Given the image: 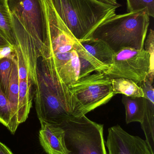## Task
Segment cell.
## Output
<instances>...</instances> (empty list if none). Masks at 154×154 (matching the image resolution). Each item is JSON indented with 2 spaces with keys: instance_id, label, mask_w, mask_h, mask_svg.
I'll return each instance as SVG.
<instances>
[{
  "instance_id": "obj_1",
  "label": "cell",
  "mask_w": 154,
  "mask_h": 154,
  "mask_svg": "<svg viewBox=\"0 0 154 154\" xmlns=\"http://www.w3.org/2000/svg\"><path fill=\"white\" fill-rule=\"evenodd\" d=\"M16 46L20 49L33 85L36 66L47 35L48 21L43 0H7Z\"/></svg>"
},
{
  "instance_id": "obj_2",
  "label": "cell",
  "mask_w": 154,
  "mask_h": 154,
  "mask_svg": "<svg viewBox=\"0 0 154 154\" xmlns=\"http://www.w3.org/2000/svg\"><path fill=\"white\" fill-rule=\"evenodd\" d=\"M35 108L39 121L60 125L72 117L71 95L68 85L47 71L41 57L36 66Z\"/></svg>"
},
{
  "instance_id": "obj_3",
  "label": "cell",
  "mask_w": 154,
  "mask_h": 154,
  "mask_svg": "<svg viewBox=\"0 0 154 154\" xmlns=\"http://www.w3.org/2000/svg\"><path fill=\"white\" fill-rule=\"evenodd\" d=\"M150 17L146 10L115 14L100 24L90 39L102 40L115 53L125 48L143 49Z\"/></svg>"
},
{
  "instance_id": "obj_4",
  "label": "cell",
  "mask_w": 154,
  "mask_h": 154,
  "mask_svg": "<svg viewBox=\"0 0 154 154\" xmlns=\"http://www.w3.org/2000/svg\"><path fill=\"white\" fill-rule=\"evenodd\" d=\"M61 20L79 42L115 14L118 7L96 0H49Z\"/></svg>"
},
{
  "instance_id": "obj_5",
  "label": "cell",
  "mask_w": 154,
  "mask_h": 154,
  "mask_svg": "<svg viewBox=\"0 0 154 154\" xmlns=\"http://www.w3.org/2000/svg\"><path fill=\"white\" fill-rule=\"evenodd\" d=\"M48 21L47 35L41 57L46 66L58 75L70 60L79 41L61 20L49 0H43Z\"/></svg>"
},
{
  "instance_id": "obj_6",
  "label": "cell",
  "mask_w": 154,
  "mask_h": 154,
  "mask_svg": "<svg viewBox=\"0 0 154 154\" xmlns=\"http://www.w3.org/2000/svg\"><path fill=\"white\" fill-rule=\"evenodd\" d=\"M72 101V116L80 117L107 104L115 95L111 79L96 72L78 79L68 86Z\"/></svg>"
},
{
  "instance_id": "obj_7",
  "label": "cell",
  "mask_w": 154,
  "mask_h": 154,
  "mask_svg": "<svg viewBox=\"0 0 154 154\" xmlns=\"http://www.w3.org/2000/svg\"><path fill=\"white\" fill-rule=\"evenodd\" d=\"M59 126L65 132L64 140L68 154H107L104 125L83 116L71 117Z\"/></svg>"
},
{
  "instance_id": "obj_8",
  "label": "cell",
  "mask_w": 154,
  "mask_h": 154,
  "mask_svg": "<svg viewBox=\"0 0 154 154\" xmlns=\"http://www.w3.org/2000/svg\"><path fill=\"white\" fill-rule=\"evenodd\" d=\"M150 55L144 49L125 48L115 53L113 63L103 73L110 79L124 78L139 84L146 79Z\"/></svg>"
},
{
  "instance_id": "obj_9",
  "label": "cell",
  "mask_w": 154,
  "mask_h": 154,
  "mask_svg": "<svg viewBox=\"0 0 154 154\" xmlns=\"http://www.w3.org/2000/svg\"><path fill=\"white\" fill-rule=\"evenodd\" d=\"M106 146L108 154H152L145 140L130 134L119 125L108 128Z\"/></svg>"
},
{
  "instance_id": "obj_10",
  "label": "cell",
  "mask_w": 154,
  "mask_h": 154,
  "mask_svg": "<svg viewBox=\"0 0 154 154\" xmlns=\"http://www.w3.org/2000/svg\"><path fill=\"white\" fill-rule=\"evenodd\" d=\"M144 93V112L141 127L151 154H154V89L153 84L148 80L139 83Z\"/></svg>"
},
{
  "instance_id": "obj_11",
  "label": "cell",
  "mask_w": 154,
  "mask_h": 154,
  "mask_svg": "<svg viewBox=\"0 0 154 154\" xmlns=\"http://www.w3.org/2000/svg\"><path fill=\"white\" fill-rule=\"evenodd\" d=\"M39 133L41 146L47 154H68L65 146V132L61 127L40 121Z\"/></svg>"
},
{
  "instance_id": "obj_12",
  "label": "cell",
  "mask_w": 154,
  "mask_h": 154,
  "mask_svg": "<svg viewBox=\"0 0 154 154\" xmlns=\"http://www.w3.org/2000/svg\"><path fill=\"white\" fill-rule=\"evenodd\" d=\"M33 82L31 79L19 80L18 121L19 125L28 118L32 106L33 98Z\"/></svg>"
},
{
  "instance_id": "obj_13",
  "label": "cell",
  "mask_w": 154,
  "mask_h": 154,
  "mask_svg": "<svg viewBox=\"0 0 154 154\" xmlns=\"http://www.w3.org/2000/svg\"><path fill=\"white\" fill-rule=\"evenodd\" d=\"M75 50L78 56L80 64L78 79L90 75L94 72H104L109 68V66L103 64L90 55L79 42L76 44Z\"/></svg>"
},
{
  "instance_id": "obj_14",
  "label": "cell",
  "mask_w": 154,
  "mask_h": 154,
  "mask_svg": "<svg viewBox=\"0 0 154 154\" xmlns=\"http://www.w3.org/2000/svg\"><path fill=\"white\" fill-rule=\"evenodd\" d=\"M80 42L90 55L101 63L109 66L113 64L115 52L104 42L91 38Z\"/></svg>"
},
{
  "instance_id": "obj_15",
  "label": "cell",
  "mask_w": 154,
  "mask_h": 154,
  "mask_svg": "<svg viewBox=\"0 0 154 154\" xmlns=\"http://www.w3.org/2000/svg\"><path fill=\"white\" fill-rule=\"evenodd\" d=\"M19 94V78L18 64L16 55L14 52L13 65L11 75L9 82L6 97L8 99L11 109L13 123L14 128L17 130L19 124L18 121V100Z\"/></svg>"
},
{
  "instance_id": "obj_16",
  "label": "cell",
  "mask_w": 154,
  "mask_h": 154,
  "mask_svg": "<svg viewBox=\"0 0 154 154\" xmlns=\"http://www.w3.org/2000/svg\"><path fill=\"white\" fill-rule=\"evenodd\" d=\"M122 102L125 109L126 122L141 123L144 112L143 97L122 96Z\"/></svg>"
},
{
  "instance_id": "obj_17",
  "label": "cell",
  "mask_w": 154,
  "mask_h": 154,
  "mask_svg": "<svg viewBox=\"0 0 154 154\" xmlns=\"http://www.w3.org/2000/svg\"><path fill=\"white\" fill-rule=\"evenodd\" d=\"M115 94H122L128 97H143L144 93L142 88L132 80L124 78L111 79Z\"/></svg>"
},
{
  "instance_id": "obj_18",
  "label": "cell",
  "mask_w": 154,
  "mask_h": 154,
  "mask_svg": "<svg viewBox=\"0 0 154 154\" xmlns=\"http://www.w3.org/2000/svg\"><path fill=\"white\" fill-rule=\"evenodd\" d=\"M80 71L79 59L76 51L70 60L59 70L58 76L62 82L68 86L78 79Z\"/></svg>"
},
{
  "instance_id": "obj_19",
  "label": "cell",
  "mask_w": 154,
  "mask_h": 154,
  "mask_svg": "<svg viewBox=\"0 0 154 154\" xmlns=\"http://www.w3.org/2000/svg\"><path fill=\"white\" fill-rule=\"evenodd\" d=\"M0 123L6 127L13 134L16 130L13 123L11 109L8 99L0 86Z\"/></svg>"
},
{
  "instance_id": "obj_20",
  "label": "cell",
  "mask_w": 154,
  "mask_h": 154,
  "mask_svg": "<svg viewBox=\"0 0 154 154\" xmlns=\"http://www.w3.org/2000/svg\"><path fill=\"white\" fill-rule=\"evenodd\" d=\"M14 53L0 60V86L6 96L13 65Z\"/></svg>"
},
{
  "instance_id": "obj_21",
  "label": "cell",
  "mask_w": 154,
  "mask_h": 154,
  "mask_svg": "<svg viewBox=\"0 0 154 154\" xmlns=\"http://www.w3.org/2000/svg\"><path fill=\"white\" fill-rule=\"evenodd\" d=\"M7 0H0V32L8 34L12 31L11 19L7 4Z\"/></svg>"
},
{
  "instance_id": "obj_22",
  "label": "cell",
  "mask_w": 154,
  "mask_h": 154,
  "mask_svg": "<svg viewBox=\"0 0 154 154\" xmlns=\"http://www.w3.org/2000/svg\"><path fill=\"white\" fill-rule=\"evenodd\" d=\"M146 38L145 41L144 49L149 53L150 55V66L149 72L146 77L151 83L153 84L154 79V32L152 29H150L149 33Z\"/></svg>"
},
{
  "instance_id": "obj_23",
  "label": "cell",
  "mask_w": 154,
  "mask_h": 154,
  "mask_svg": "<svg viewBox=\"0 0 154 154\" xmlns=\"http://www.w3.org/2000/svg\"><path fill=\"white\" fill-rule=\"evenodd\" d=\"M127 12L146 10L150 17L154 16V0H126Z\"/></svg>"
},
{
  "instance_id": "obj_24",
  "label": "cell",
  "mask_w": 154,
  "mask_h": 154,
  "mask_svg": "<svg viewBox=\"0 0 154 154\" xmlns=\"http://www.w3.org/2000/svg\"><path fill=\"white\" fill-rule=\"evenodd\" d=\"M0 154H13L11 150L5 145L0 142Z\"/></svg>"
},
{
  "instance_id": "obj_25",
  "label": "cell",
  "mask_w": 154,
  "mask_h": 154,
  "mask_svg": "<svg viewBox=\"0 0 154 154\" xmlns=\"http://www.w3.org/2000/svg\"><path fill=\"white\" fill-rule=\"evenodd\" d=\"M96 1L100 2L103 3L105 4L114 5V6H116L118 7L120 6V5H119L118 3L117 0H96Z\"/></svg>"
},
{
  "instance_id": "obj_26",
  "label": "cell",
  "mask_w": 154,
  "mask_h": 154,
  "mask_svg": "<svg viewBox=\"0 0 154 154\" xmlns=\"http://www.w3.org/2000/svg\"><path fill=\"white\" fill-rule=\"evenodd\" d=\"M7 46H11V45L0 32V47Z\"/></svg>"
}]
</instances>
